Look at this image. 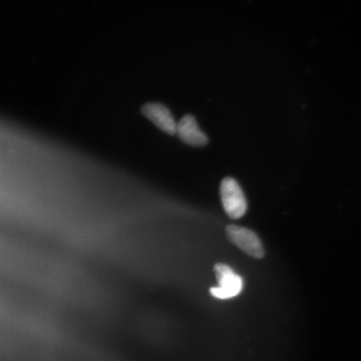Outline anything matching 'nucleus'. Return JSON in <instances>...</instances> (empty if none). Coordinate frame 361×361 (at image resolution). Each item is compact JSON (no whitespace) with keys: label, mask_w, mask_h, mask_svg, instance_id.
Masks as SVG:
<instances>
[{"label":"nucleus","mask_w":361,"mask_h":361,"mask_svg":"<svg viewBox=\"0 0 361 361\" xmlns=\"http://www.w3.org/2000/svg\"><path fill=\"white\" fill-rule=\"evenodd\" d=\"M221 201L229 218L239 219L245 216L247 204L245 193L237 180L232 178H226L220 185Z\"/></svg>","instance_id":"nucleus-1"},{"label":"nucleus","mask_w":361,"mask_h":361,"mask_svg":"<svg viewBox=\"0 0 361 361\" xmlns=\"http://www.w3.org/2000/svg\"><path fill=\"white\" fill-rule=\"evenodd\" d=\"M214 272L219 286L210 288L212 295L216 299L227 300L238 295L242 292L243 279L228 265L216 264L214 266Z\"/></svg>","instance_id":"nucleus-2"},{"label":"nucleus","mask_w":361,"mask_h":361,"mask_svg":"<svg viewBox=\"0 0 361 361\" xmlns=\"http://www.w3.org/2000/svg\"><path fill=\"white\" fill-rule=\"evenodd\" d=\"M227 236L229 241L236 245L246 255L255 259H263L264 250L261 240L257 234L250 229L238 227L236 225H228L227 228Z\"/></svg>","instance_id":"nucleus-3"},{"label":"nucleus","mask_w":361,"mask_h":361,"mask_svg":"<svg viewBox=\"0 0 361 361\" xmlns=\"http://www.w3.org/2000/svg\"><path fill=\"white\" fill-rule=\"evenodd\" d=\"M144 116L154 123L158 128L170 135L177 134L178 124L168 107L160 103H147L142 107Z\"/></svg>","instance_id":"nucleus-4"},{"label":"nucleus","mask_w":361,"mask_h":361,"mask_svg":"<svg viewBox=\"0 0 361 361\" xmlns=\"http://www.w3.org/2000/svg\"><path fill=\"white\" fill-rule=\"evenodd\" d=\"M177 134L180 141L191 147H204L209 143V137L198 126L195 117L186 115L179 121Z\"/></svg>","instance_id":"nucleus-5"}]
</instances>
